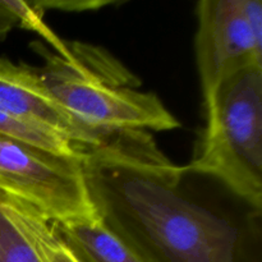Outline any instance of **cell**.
<instances>
[{"mask_svg":"<svg viewBox=\"0 0 262 262\" xmlns=\"http://www.w3.org/2000/svg\"><path fill=\"white\" fill-rule=\"evenodd\" d=\"M83 169L97 214L147 262H260L261 212L234 220L205 205L145 130L117 132Z\"/></svg>","mask_w":262,"mask_h":262,"instance_id":"obj_1","label":"cell"},{"mask_svg":"<svg viewBox=\"0 0 262 262\" xmlns=\"http://www.w3.org/2000/svg\"><path fill=\"white\" fill-rule=\"evenodd\" d=\"M31 46L43 59L37 72L49 91L86 124L106 132L181 127L161 100L140 91V79L105 49L64 41L60 50L40 41Z\"/></svg>","mask_w":262,"mask_h":262,"instance_id":"obj_2","label":"cell"},{"mask_svg":"<svg viewBox=\"0 0 262 262\" xmlns=\"http://www.w3.org/2000/svg\"><path fill=\"white\" fill-rule=\"evenodd\" d=\"M205 112L199 151L186 169L214 178L261 211L262 67H248L225 79Z\"/></svg>","mask_w":262,"mask_h":262,"instance_id":"obj_3","label":"cell"},{"mask_svg":"<svg viewBox=\"0 0 262 262\" xmlns=\"http://www.w3.org/2000/svg\"><path fill=\"white\" fill-rule=\"evenodd\" d=\"M83 159L0 135V192L32 205L54 223L94 217Z\"/></svg>","mask_w":262,"mask_h":262,"instance_id":"obj_4","label":"cell"},{"mask_svg":"<svg viewBox=\"0 0 262 262\" xmlns=\"http://www.w3.org/2000/svg\"><path fill=\"white\" fill-rule=\"evenodd\" d=\"M196 15L194 50L206 104L230 76L262 67V42L248 26L242 0H201Z\"/></svg>","mask_w":262,"mask_h":262,"instance_id":"obj_5","label":"cell"},{"mask_svg":"<svg viewBox=\"0 0 262 262\" xmlns=\"http://www.w3.org/2000/svg\"><path fill=\"white\" fill-rule=\"evenodd\" d=\"M0 106L22 120L42 125L87 152L117 132L94 128L66 109L41 79L37 68L0 58Z\"/></svg>","mask_w":262,"mask_h":262,"instance_id":"obj_6","label":"cell"},{"mask_svg":"<svg viewBox=\"0 0 262 262\" xmlns=\"http://www.w3.org/2000/svg\"><path fill=\"white\" fill-rule=\"evenodd\" d=\"M54 227L79 262H147L99 214L90 219L54 223Z\"/></svg>","mask_w":262,"mask_h":262,"instance_id":"obj_7","label":"cell"},{"mask_svg":"<svg viewBox=\"0 0 262 262\" xmlns=\"http://www.w3.org/2000/svg\"><path fill=\"white\" fill-rule=\"evenodd\" d=\"M3 205L41 262H79L71 252L54 223L32 205L0 192Z\"/></svg>","mask_w":262,"mask_h":262,"instance_id":"obj_8","label":"cell"},{"mask_svg":"<svg viewBox=\"0 0 262 262\" xmlns=\"http://www.w3.org/2000/svg\"><path fill=\"white\" fill-rule=\"evenodd\" d=\"M0 135L25 141V142L37 146L50 152L58 154V155L81 159H83L86 155V152H83L81 148L73 145L66 137L56 133L55 130L19 119L3 109L2 106H0Z\"/></svg>","mask_w":262,"mask_h":262,"instance_id":"obj_9","label":"cell"},{"mask_svg":"<svg viewBox=\"0 0 262 262\" xmlns=\"http://www.w3.org/2000/svg\"><path fill=\"white\" fill-rule=\"evenodd\" d=\"M0 262H41L31 243L10 217L0 197Z\"/></svg>","mask_w":262,"mask_h":262,"instance_id":"obj_10","label":"cell"},{"mask_svg":"<svg viewBox=\"0 0 262 262\" xmlns=\"http://www.w3.org/2000/svg\"><path fill=\"white\" fill-rule=\"evenodd\" d=\"M30 14L31 5L28 2L0 0V41L14 27L23 28Z\"/></svg>","mask_w":262,"mask_h":262,"instance_id":"obj_11","label":"cell"},{"mask_svg":"<svg viewBox=\"0 0 262 262\" xmlns=\"http://www.w3.org/2000/svg\"><path fill=\"white\" fill-rule=\"evenodd\" d=\"M36 4L42 10H46L48 8L51 9H60V10H89V9H97V8L109 5L110 2H36Z\"/></svg>","mask_w":262,"mask_h":262,"instance_id":"obj_12","label":"cell"}]
</instances>
